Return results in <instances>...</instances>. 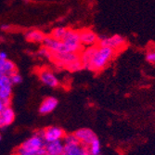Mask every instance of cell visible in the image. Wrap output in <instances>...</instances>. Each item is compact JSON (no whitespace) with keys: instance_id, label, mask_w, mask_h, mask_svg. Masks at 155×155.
I'll return each instance as SVG.
<instances>
[{"instance_id":"obj_27","label":"cell","mask_w":155,"mask_h":155,"mask_svg":"<svg viewBox=\"0 0 155 155\" xmlns=\"http://www.w3.org/2000/svg\"><path fill=\"white\" fill-rule=\"evenodd\" d=\"M0 42H1V39H0Z\"/></svg>"},{"instance_id":"obj_28","label":"cell","mask_w":155,"mask_h":155,"mask_svg":"<svg viewBox=\"0 0 155 155\" xmlns=\"http://www.w3.org/2000/svg\"><path fill=\"white\" fill-rule=\"evenodd\" d=\"M45 155H48V154H45Z\"/></svg>"},{"instance_id":"obj_3","label":"cell","mask_w":155,"mask_h":155,"mask_svg":"<svg viewBox=\"0 0 155 155\" xmlns=\"http://www.w3.org/2000/svg\"><path fill=\"white\" fill-rule=\"evenodd\" d=\"M52 61L61 68H65L71 72H78L84 69L80 60V53H53Z\"/></svg>"},{"instance_id":"obj_23","label":"cell","mask_w":155,"mask_h":155,"mask_svg":"<svg viewBox=\"0 0 155 155\" xmlns=\"http://www.w3.org/2000/svg\"><path fill=\"white\" fill-rule=\"evenodd\" d=\"M6 104L2 101H0V114H1V111L3 110V109L5 108Z\"/></svg>"},{"instance_id":"obj_8","label":"cell","mask_w":155,"mask_h":155,"mask_svg":"<svg viewBox=\"0 0 155 155\" xmlns=\"http://www.w3.org/2000/svg\"><path fill=\"white\" fill-rule=\"evenodd\" d=\"M43 47L49 49L52 53H64V52H70L67 46L64 42L55 39L53 37L46 36L45 40L43 41Z\"/></svg>"},{"instance_id":"obj_21","label":"cell","mask_w":155,"mask_h":155,"mask_svg":"<svg viewBox=\"0 0 155 155\" xmlns=\"http://www.w3.org/2000/svg\"><path fill=\"white\" fill-rule=\"evenodd\" d=\"M8 77H9V80H10V83H11L12 86H13V84H19L22 81L21 75L19 73H17V72L11 74Z\"/></svg>"},{"instance_id":"obj_24","label":"cell","mask_w":155,"mask_h":155,"mask_svg":"<svg viewBox=\"0 0 155 155\" xmlns=\"http://www.w3.org/2000/svg\"><path fill=\"white\" fill-rule=\"evenodd\" d=\"M83 155H90V154H89V153H88V152H87V151L86 150V151H84V153Z\"/></svg>"},{"instance_id":"obj_22","label":"cell","mask_w":155,"mask_h":155,"mask_svg":"<svg viewBox=\"0 0 155 155\" xmlns=\"http://www.w3.org/2000/svg\"><path fill=\"white\" fill-rule=\"evenodd\" d=\"M6 60H8V54L5 51H0V69H1Z\"/></svg>"},{"instance_id":"obj_4","label":"cell","mask_w":155,"mask_h":155,"mask_svg":"<svg viewBox=\"0 0 155 155\" xmlns=\"http://www.w3.org/2000/svg\"><path fill=\"white\" fill-rule=\"evenodd\" d=\"M97 46L110 48L117 52L126 48L127 39L121 35H114L111 36H98Z\"/></svg>"},{"instance_id":"obj_10","label":"cell","mask_w":155,"mask_h":155,"mask_svg":"<svg viewBox=\"0 0 155 155\" xmlns=\"http://www.w3.org/2000/svg\"><path fill=\"white\" fill-rule=\"evenodd\" d=\"M15 119V112L8 105H6L0 114V128H5L9 126Z\"/></svg>"},{"instance_id":"obj_6","label":"cell","mask_w":155,"mask_h":155,"mask_svg":"<svg viewBox=\"0 0 155 155\" xmlns=\"http://www.w3.org/2000/svg\"><path fill=\"white\" fill-rule=\"evenodd\" d=\"M74 134L79 143L84 148H87L95 139L97 138L96 133L90 128H80L76 130Z\"/></svg>"},{"instance_id":"obj_1","label":"cell","mask_w":155,"mask_h":155,"mask_svg":"<svg viewBox=\"0 0 155 155\" xmlns=\"http://www.w3.org/2000/svg\"><path fill=\"white\" fill-rule=\"evenodd\" d=\"M115 51L110 48L93 46L83 48L80 60L83 68L94 73H100L109 65L115 56Z\"/></svg>"},{"instance_id":"obj_15","label":"cell","mask_w":155,"mask_h":155,"mask_svg":"<svg viewBox=\"0 0 155 155\" xmlns=\"http://www.w3.org/2000/svg\"><path fill=\"white\" fill-rule=\"evenodd\" d=\"M12 97V84H8L0 87V101H2L6 105H8Z\"/></svg>"},{"instance_id":"obj_19","label":"cell","mask_w":155,"mask_h":155,"mask_svg":"<svg viewBox=\"0 0 155 155\" xmlns=\"http://www.w3.org/2000/svg\"><path fill=\"white\" fill-rule=\"evenodd\" d=\"M38 54L40 57H42L43 59H46V60H51L52 61V57H53V53L48 49L47 48L43 47V48H41L38 51Z\"/></svg>"},{"instance_id":"obj_16","label":"cell","mask_w":155,"mask_h":155,"mask_svg":"<svg viewBox=\"0 0 155 155\" xmlns=\"http://www.w3.org/2000/svg\"><path fill=\"white\" fill-rule=\"evenodd\" d=\"M15 72H17L16 65L9 60H6L4 64L2 65L1 69H0V73H2L3 74H6L8 76H9L11 74L15 73Z\"/></svg>"},{"instance_id":"obj_17","label":"cell","mask_w":155,"mask_h":155,"mask_svg":"<svg viewBox=\"0 0 155 155\" xmlns=\"http://www.w3.org/2000/svg\"><path fill=\"white\" fill-rule=\"evenodd\" d=\"M86 150L90 155H101V142H100V140H98V138L95 139L87 148H86Z\"/></svg>"},{"instance_id":"obj_25","label":"cell","mask_w":155,"mask_h":155,"mask_svg":"<svg viewBox=\"0 0 155 155\" xmlns=\"http://www.w3.org/2000/svg\"><path fill=\"white\" fill-rule=\"evenodd\" d=\"M14 155H19V154H16V153H15V154H14Z\"/></svg>"},{"instance_id":"obj_12","label":"cell","mask_w":155,"mask_h":155,"mask_svg":"<svg viewBox=\"0 0 155 155\" xmlns=\"http://www.w3.org/2000/svg\"><path fill=\"white\" fill-rule=\"evenodd\" d=\"M64 150V143L62 140L53 142H47L45 145V151L48 155H62Z\"/></svg>"},{"instance_id":"obj_14","label":"cell","mask_w":155,"mask_h":155,"mask_svg":"<svg viewBox=\"0 0 155 155\" xmlns=\"http://www.w3.org/2000/svg\"><path fill=\"white\" fill-rule=\"evenodd\" d=\"M46 36L43 32L38 29H30L25 33L26 40L33 43H43Z\"/></svg>"},{"instance_id":"obj_11","label":"cell","mask_w":155,"mask_h":155,"mask_svg":"<svg viewBox=\"0 0 155 155\" xmlns=\"http://www.w3.org/2000/svg\"><path fill=\"white\" fill-rule=\"evenodd\" d=\"M58 100L54 97H48L41 102L39 106V112L41 114H48L58 106Z\"/></svg>"},{"instance_id":"obj_5","label":"cell","mask_w":155,"mask_h":155,"mask_svg":"<svg viewBox=\"0 0 155 155\" xmlns=\"http://www.w3.org/2000/svg\"><path fill=\"white\" fill-rule=\"evenodd\" d=\"M37 75L39 80L43 83L45 86L49 87H58L60 86V80L55 74V73L50 69L41 68L38 70Z\"/></svg>"},{"instance_id":"obj_7","label":"cell","mask_w":155,"mask_h":155,"mask_svg":"<svg viewBox=\"0 0 155 155\" xmlns=\"http://www.w3.org/2000/svg\"><path fill=\"white\" fill-rule=\"evenodd\" d=\"M41 134L46 143L62 140L65 136V132L59 126H49L42 131Z\"/></svg>"},{"instance_id":"obj_2","label":"cell","mask_w":155,"mask_h":155,"mask_svg":"<svg viewBox=\"0 0 155 155\" xmlns=\"http://www.w3.org/2000/svg\"><path fill=\"white\" fill-rule=\"evenodd\" d=\"M45 145L43 136L41 132H38L21 144L15 153L19 155H45Z\"/></svg>"},{"instance_id":"obj_18","label":"cell","mask_w":155,"mask_h":155,"mask_svg":"<svg viewBox=\"0 0 155 155\" xmlns=\"http://www.w3.org/2000/svg\"><path fill=\"white\" fill-rule=\"evenodd\" d=\"M66 30H67V27H57V28H55V29L52 30L51 32V35L50 36L55 38V39H58V40H61L66 33Z\"/></svg>"},{"instance_id":"obj_26","label":"cell","mask_w":155,"mask_h":155,"mask_svg":"<svg viewBox=\"0 0 155 155\" xmlns=\"http://www.w3.org/2000/svg\"><path fill=\"white\" fill-rule=\"evenodd\" d=\"M0 139H1V136H0Z\"/></svg>"},{"instance_id":"obj_9","label":"cell","mask_w":155,"mask_h":155,"mask_svg":"<svg viewBox=\"0 0 155 155\" xmlns=\"http://www.w3.org/2000/svg\"><path fill=\"white\" fill-rule=\"evenodd\" d=\"M80 42L83 47H93L97 46L98 42L97 35L90 29H83L79 31Z\"/></svg>"},{"instance_id":"obj_13","label":"cell","mask_w":155,"mask_h":155,"mask_svg":"<svg viewBox=\"0 0 155 155\" xmlns=\"http://www.w3.org/2000/svg\"><path fill=\"white\" fill-rule=\"evenodd\" d=\"M86 148L79 142L64 144V150L62 155H83L86 151Z\"/></svg>"},{"instance_id":"obj_20","label":"cell","mask_w":155,"mask_h":155,"mask_svg":"<svg viewBox=\"0 0 155 155\" xmlns=\"http://www.w3.org/2000/svg\"><path fill=\"white\" fill-rule=\"evenodd\" d=\"M145 59H146L147 62H149L150 64H155V48H150L146 51Z\"/></svg>"}]
</instances>
